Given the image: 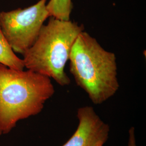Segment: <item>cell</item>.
Wrapping results in <instances>:
<instances>
[{
    "label": "cell",
    "mask_w": 146,
    "mask_h": 146,
    "mask_svg": "<svg viewBox=\"0 0 146 146\" xmlns=\"http://www.w3.org/2000/svg\"><path fill=\"white\" fill-rule=\"evenodd\" d=\"M2 131H1V129H0V135L2 134Z\"/></svg>",
    "instance_id": "cell-9"
},
{
    "label": "cell",
    "mask_w": 146,
    "mask_h": 146,
    "mask_svg": "<svg viewBox=\"0 0 146 146\" xmlns=\"http://www.w3.org/2000/svg\"><path fill=\"white\" fill-rule=\"evenodd\" d=\"M55 93L51 79L0 63V129L8 133L17 122L38 114Z\"/></svg>",
    "instance_id": "cell-1"
},
{
    "label": "cell",
    "mask_w": 146,
    "mask_h": 146,
    "mask_svg": "<svg viewBox=\"0 0 146 146\" xmlns=\"http://www.w3.org/2000/svg\"><path fill=\"white\" fill-rule=\"evenodd\" d=\"M49 17L69 21L73 9L72 0H50L46 5Z\"/></svg>",
    "instance_id": "cell-7"
},
{
    "label": "cell",
    "mask_w": 146,
    "mask_h": 146,
    "mask_svg": "<svg viewBox=\"0 0 146 146\" xmlns=\"http://www.w3.org/2000/svg\"><path fill=\"white\" fill-rule=\"evenodd\" d=\"M0 63L9 68L23 70V60L18 58L4 36L0 26Z\"/></svg>",
    "instance_id": "cell-6"
},
{
    "label": "cell",
    "mask_w": 146,
    "mask_h": 146,
    "mask_svg": "<svg viewBox=\"0 0 146 146\" xmlns=\"http://www.w3.org/2000/svg\"><path fill=\"white\" fill-rule=\"evenodd\" d=\"M69 60L70 72L76 84L94 104H103L118 91L115 54L105 50L88 33L78 34Z\"/></svg>",
    "instance_id": "cell-2"
},
{
    "label": "cell",
    "mask_w": 146,
    "mask_h": 146,
    "mask_svg": "<svg viewBox=\"0 0 146 146\" xmlns=\"http://www.w3.org/2000/svg\"><path fill=\"white\" fill-rule=\"evenodd\" d=\"M129 133V139L127 146H137L136 142L135 134V128L133 127L130 128L128 131Z\"/></svg>",
    "instance_id": "cell-8"
},
{
    "label": "cell",
    "mask_w": 146,
    "mask_h": 146,
    "mask_svg": "<svg viewBox=\"0 0 146 146\" xmlns=\"http://www.w3.org/2000/svg\"><path fill=\"white\" fill-rule=\"evenodd\" d=\"M47 0L27 8L0 13V26L13 50L23 54L36 40L44 22L49 17Z\"/></svg>",
    "instance_id": "cell-4"
},
{
    "label": "cell",
    "mask_w": 146,
    "mask_h": 146,
    "mask_svg": "<svg viewBox=\"0 0 146 146\" xmlns=\"http://www.w3.org/2000/svg\"><path fill=\"white\" fill-rule=\"evenodd\" d=\"M82 25L51 17L43 25L36 41L23 55L25 67L52 78L61 86L70 80L64 71L73 44L84 31Z\"/></svg>",
    "instance_id": "cell-3"
},
{
    "label": "cell",
    "mask_w": 146,
    "mask_h": 146,
    "mask_svg": "<svg viewBox=\"0 0 146 146\" xmlns=\"http://www.w3.org/2000/svg\"><path fill=\"white\" fill-rule=\"evenodd\" d=\"M77 117L76 130L61 146H104L109 138L110 125L101 119L93 107L79 108Z\"/></svg>",
    "instance_id": "cell-5"
}]
</instances>
